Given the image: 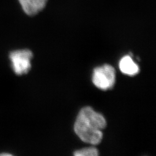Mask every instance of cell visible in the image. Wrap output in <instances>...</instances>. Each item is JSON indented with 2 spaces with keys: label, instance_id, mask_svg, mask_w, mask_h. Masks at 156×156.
<instances>
[{
  "label": "cell",
  "instance_id": "8992f818",
  "mask_svg": "<svg viewBox=\"0 0 156 156\" xmlns=\"http://www.w3.org/2000/svg\"><path fill=\"white\" fill-rule=\"evenodd\" d=\"M119 68L123 73L129 76H134L140 71L138 66L129 56H124L121 59L119 63Z\"/></svg>",
  "mask_w": 156,
  "mask_h": 156
},
{
  "label": "cell",
  "instance_id": "6da1fadb",
  "mask_svg": "<svg viewBox=\"0 0 156 156\" xmlns=\"http://www.w3.org/2000/svg\"><path fill=\"white\" fill-rule=\"evenodd\" d=\"M74 130L80 140L92 145L99 144L103 137L102 131L95 128L78 116L74 125Z\"/></svg>",
  "mask_w": 156,
  "mask_h": 156
},
{
  "label": "cell",
  "instance_id": "52a82bcc",
  "mask_svg": "<svg viewBox=\"0 0 156 156\" xmlns=\"http://www.w3.org/2000/svg\"><path fill=\"white\" fill-rule=\"evenodd\" d=\"M98 154V151L93 147L82 149L74 153L75 156H97Z\"/></svg>",
  "mask_w": 156,
  "mask_h": 156
},
{
  "label": "cell",
  "instance_id": "277c9868",
  "mask_svg": "<svg viewBox=\"0 0 156 156\" xmlns=\"http://www.w3.org/2000/svg\"><path fill=\"white\" fill-rule=\"evenodd\" d=\"M78 116L91 124L95 128L102 131L106 127V122L104 117L99 113L95 112L89 106L84 107L79 112Z\"/></svg>",
  "mask_w": 156,
  "mask_h": 156
},
{
  "label": "cell",
  "instance_id": "7a4b0ae2",
  "mask_svg": "<svg viewBox=\"0 0 156 156\" xmlns=\"http://www.w3.org/2000/svg\"><path fill=\"white\" fill-rule=\"evenodd\" d=\"M33 54L28 49L12 51L9 58L13 72L17 75L27 74L31 68V60Z\"/></svg>",
  "mask_w": 156,
  "mask_h": 156
},
{
  "label": "cell",
  "instance_id": "5b68a950",
  "mask_svg": "<svg viewBox=\"0 0 156 156\" xmlns=\"http://www.w3.org/2000/svg\"><path fill=\"white\" fill-rule=\"evenodd\" d=\"M23 9L28 15L37 14L45 8L47 0H19Z\"/></svg>",
  "mask_w": 156,
  "mask_h": 156
},
{
  "label": "cell",
  "instance_id": "3957f363",
  "mask_svg": "<svg viewBox=\"0 0 156 156\" xmlns=\"http://www.w3.org/2000/svg\"><path fill=\"white\" fill-rule=\"evenodd\" d=\"M115 69L109 64L97 67L94 70L93 82L100 89L102 90L111 89L115 83Z\"/></svg>",
  "mask_w": 156,
  "mask_h": 156
}]
</instances>
